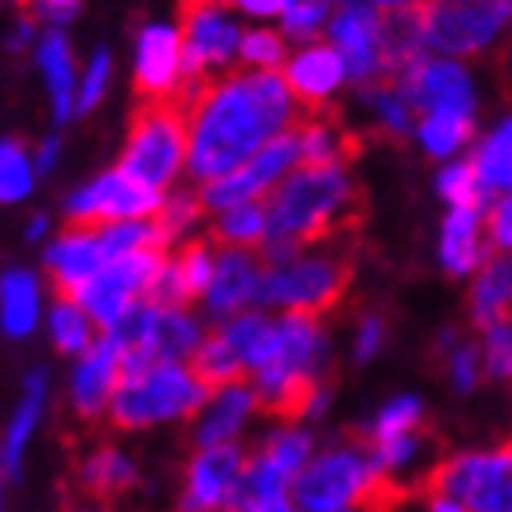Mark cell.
<instances>
[{
    "label": "cell",
    "mask_w": 512,
    "mask_h": 512,
    "mask_svg": "<svg viewBox=\"0 0 512 512\" xmlns=\"http://www.w3.org/2000/svg\"><path fill=\"white\" fill-rule=\"evenodd\" d=\"M176 99L191 132L187 169L202 183L224 180L249 165L271 139L304 118L289 81L275 70H249L220 81L209 77L202 85H183Z\"/></svg>",
    "instance_id": "obj_1"
},
{
    "label": "cell",
    "mask_w": 512,
    "mask_h": 512,
    "mask_svg": "<svg viewBox=\"0 0 512 512\" xmlns=\"http://www.w3.org/2000/svg\"><path fill=\"white\" fill-rule=\"evenodd\" d=\"M363 191L341 165H304L289 172L267 198V267L286 264L315 242L352 235L363 227Z\"/></svg>",
    "instance_id": "obj_2"
},
{
    "label": "cell",
    "mask_w": 512,
    "mask_h": 512,
    "mask_svg": "<svg viewBox=\"0 0 512 512\" xmlns=\"http://www.w3.org/2000/svg\"><path fill=\"white\" fill-rule=\"evenodd\" d=\"M388 494H395L381 480L374 450L366 439H337L319 447L308 469L293 480V505L300 512H370Z\"/></svg>",
    "instance_id": "obj_3"
},
{
    "label": "cell",
    "mask_w": 512,
    "mask_h": 512,
    "mask_svg": "<svg viewBox=\"0 0 512 512\" xmlns=\"http://www.w3.org/2000/svg\"><path fill=\"white\" fill-rule=\"evenodd\" d=\"M213 388L194 374L191 363H150L121 377L110 403V428L118 432H150V428L183 425L202 414Z\"/></svg>",
    "instance_id": "obj_4"
},
{
    "label": "cell",
    "mask_w": 512,
    "mask_h": 512,
    "mask_svg": "<svg viewBox=\"0 0 512 512\" xmlns=\"http://www.w3.org/2000/svg\"><path fill=\"white\" fill-rule=\"evenodd\" d=\"M187 147H191V132H187L180 99H143L128 121L118 169L161 191L176 180L180 165L187 161Z\"/></svg>",
    "instance_id": "obj_5"
},
{
    "label": "cell",
    "mask_w": 512,
    "mask_h": 512,
    "mask_svg": "<svg viewBox=\"0 0 512 512\" xmlns=\"http://www.w3.org/2000/svg\"><path fill=\"white\" fill-rule=\"evenodd\" d=\"M355 264L348 256H300L267 267L256 289L260 308H278L282 315H330L352 289Z\"/></svg>",
    "instance_id": "obj_6"
},
{
    "label": "cell",
    "mask_w": 512,
    "mask_h": 512,
    "mask_svg": "<svg viewBox=\"0 0 512 512\" xmlns=\"http://www.w3.org/2000/svg\"><path fill=\"white\" fill-rule=\"evenodd\" d=\"M425 487L450 494L465 512H512V443L454 450L428 469Z\"/></svg>",
    "instance_id": "obj_7"
},
{
    "label": "cell",
    "mask_w": 512,
    "mask_h": 512,
    "mask_svg": "<svg viewBox=\"0 0 512 512\" xmlns=\"http://www.w3.org/2000/svg\"><path fill=\"white\" fill-rule=\"evenodd\" d=\"M425 41L439 55H480L512 26V0H428Z\"/></svg>",
    "instance_id": "obj_8"
},
{
    "label": "cell",
    "mask_w": 512,
    "mask_h": 512,
    "mask_svg": "<svg viewBox=\"0 0 512 512\" xmlns=\"http://www.w3.org/2000/svg\"><path fill=\"white\" fill-rule=\"evenodd\" d=\"M165 267H169V260H165V249H158V246L118 256V260H110V264L88 282L85 293L77 297V304L92 315L99 333H107L132 311V304L150 297V289L158 286V278L165 275Z\"/></svg>",
    "instance_id": "obj_9"
},
{
    "label": "cell",
    "mask_w": 512,
    "mask_h": 512,
    "mask_svg": "<svg viewBox=\"0 0 512 512\" xmlns=\"http://www.w3.org/2000/svg\"><path fill=\"white\" fill-rule=\"evenodd\" d=\"M165 198L143 180L128 176L125 169H110L107 176L92 180L66 202V227H96V224H125L158 216Z\"/></svg>",
    "instance_id": "obj_10"
},
{
    "label": "cell",
    "mask_w": 512,
    "mask_h": 512,
    "mask_svg": "<svg viewBox=\"0 0 512 512\" xmlns=\"http://www.w3.org/2000/svg\"><path fill=\"white\" fill-rule=\"evenodd\" d=\"M246 461V447H194L183 465L172 512H231Z\"/></svg>",
    "instance_id": "obj_11"
},
{
    "label": "cell",
    "mask_w": 512,
    "mask_h": 512,
    "mask_svg": "<svg viewBox=\"0 0 512 512\" xmlns=\"http://www.w3.org/2000/svg\"><path fill=\"white\" fill-rule=\"evenodd\" d=\"M297 161H304L300 158V136H297V128H289V132L271 139L249 165H242V169L224 176V180L205 183L202 205L205 209H220V213H224V209H235V205L256 202L260 194L275 191Z\"/></svg>",
    "instance_id": "obj_12"
},
{
    "label": "cell",
    "mask_w": 512,
    "mask_h": 512,
    "mask_svg": "<svg viewBox=\"0 0 512 512\" xmlns=\"http://www.w3.org/2000/svg\"><path fill=\"white\" fill-rule=\"evenodd\" d=\"M121 377H125L121 344L110 333H99V341L77 359L74 370H70V381H66V403H70L77 421H88V425L107 421L110 403L121 388Z\"/></svg>",
    "instance_id": "obj_13"
},
{
    "label": "cell",
    "mask_w": 512,
    "mask_h": 512,
    "mask_svg": "<svg viewBox=\"0 0 512 512\" xmlns=\"http://www.w3.org/2000/svg\"><path fill=\"white\" fill-rule=\"evenodd\" d=\"M110 260H118L110 246V224L66 227V235L48 249V278L55 286V297L77 300Z\"/></svg>",
    "instance_id": "obj_14"
},
{
    "label": "cell",
    "mask_w": 512,
    "mask_h": 512,
    "mask_svg": "<svg viewBox=\"0 0 512 512\" xmlns=\"http://www.w3.org/2000/svg\"><path fill=\"white\" fill-rule=\"evenodd\" d=\"M414 110L425 114H461L472 118L476 110V92H472L469 74L450 59H417L414 66H406L403 74L392 81Z\"/></svg>",
    "instance_id": "obj_15"
},
{
    "label": "cell",
    "mask_w": 512,
    "mask_h": 512,
    "mask_svg": "<svg viewBox=\"0 0 512 512\" xmlns=\"http://www.w3.org/2000/svg\"><path fill=\"white\" fill-rule=\"evenodd\" d=\"M330 44L344 55L348 74L359 85H381V15L366 0H344L330 19Z\"/></svg>",
    "instance_id": "obj_16"
},
{
    "label": "cell",
    "mask_w": 512,
    "mask_h": 512,
    "mask_svg": "<svg viewBox=\"0 0 512 512\" xmlns=\"http://www.w3.org/2000/svg\"><path fill=\"white\" fill-rule=\"evenodd\" d=\"M256 414H264V406L249 381L213 388L202 414L191 421V443L194 447H242Z\"/></svg>",
    "instance_id": "obj_17"
},
{
    "label": "cell",
    "mask_w": 512,
    "mask_h": 512,
    "mask_svg": "<svg viewBox=\"0 0 512 512\" xmlns=\"http://www.w3.org/2000/svg\"><path fill=\"white\" fill-rule=\"evenodd\" d=\"M183 22V85H202L213 77V70L231 63L235 52L242 55L238 26L224 11H216V4L194 11Z\"/></svg>",
    "instance_id": "obj_18"
},
{
    "label": "cell",
    "mask_w": 512,
    "mask_h": 512,
    "mask_svg": "<svg viewBox=\"0 0 512 512\" xmlns=\"http://www.w3.org/2000/svg\"><path fill=\"white\" fill-rule=\"evenodd\" d=\"M183 88V37L172 26H143L136 41L139 99H176Z\"/></svg>",
    "instance_id": "obj_19"
},
{
    "label": "cell",
    "mask_w": 512,
    "mask_h": 512,
    "mask_svg": "<svg viewBox=\"0 0 512 512\" xmlns=\"http://www.w3.org/2000/svg\"><path fill=\"white\" fill-rule=\"evenodd\" d=\"M44 406H48V374L41 366H33L26 381H22L19 403L11 410L8 425H4V439H0V472H4L8 483H15L22 476L30 443L44 421Z\"/></svg>",
    "instance_id": "obj_20"
},
{
    "label": "cell",
    "mask_w": 512,
    "mask_h": 512,
    "mask_svg": "<svg viewBox=\"0 0 512 512\" xmlns=\"http://www.w3.org/2000/svg\"><path fill=\"white\" fill-rule=\"evenodd\" d=\"M264 256L249 249H220L216 253V278L209 289V315L213 322H227L242 315L249 304H256V289L267 267L260 264Z\"/></svg>",
    "instance_id": "obj_21"
},
{
    "label": "cell",
    "mask_w": 512,
    "mask_h": 512,
    "mask_svg": "<svg viewBox=\"0 0 512 512\" xmlns=\"http://www.w3.org/2000/svg\"><path fill=\"white\" fill-rule=\"evenodd\" d=\"M213 278H216L213 249H209L205 238H194V242H187L180 253L172 256L165 275L158 278V286L150 289L147 300H154L161 308H187L191 300L209 297Z\"/></svg>",
    "instance_id": "obj_22"
},
{
    "label": "cell",
    "mask_w": 512,
    "mask_h": 512,
    "mask_svg": "<svg viewBox=\"0 0 512 512\" xmlns=\"http://www.w3.org/2000/svg\"><path fill=\"white\" fill-rule=\"evenodd\" d=\"M74 480L81 494H88L92 502H107V498H121V494L136 491L143 472L139 461L118 443H96L88 447L74 465Z\"/></svg>",
    "instance_id": "obj_23"
},
{
    "label": "cell",
    "mask_w": 512,
    "mask_h": 512,
    "mask_svg": "<svg viewBox=\"0 0 512 512\" xmlns=\"http://www.w3.org/2000/svg\"><path fill=\"white\" fill-rule=\"evenodd\" d=\"M344 74H348V63L333 44H311V48L293 55L286 66V81L293 88V96L304 103V110L326 107Z\"/></svg>",
    "instance_id": "obj_24"
},
{
    "label": "cell",
    "mask_w": 512,
    "mask_h": 512,
    "mask_svg": "<svg viewBox=\"0 0 512 512\" xmlns=\"http://www.w3.org/2000/svg\"><path fill=\"white\" fill-rule=\"evenodd\" d=\"M469 315L480 326V333L512 319V253L491 256L480 267V278L469 297Z\"/></svg>",
    "instance_id": "obj_25"
},
{
    "label": "cell",
    "mask_w": 512,
    "mask_h": 512,
    "mask_svg": "<svg viewBox=\"0 0 512 512\" xmlns=\"http://www.w3.org/2000/svg\"><path fill=\"white\" fill-rule=\"evenodd\" d=\"M428 41H425V19L421 8L406 11H384L381 15V66L384 77H399L406 66H414L417 59H425Z\"/></svg>",
    "instance_id": "obj_26"
},
{
    "label": "cell",
    "mask_w": 512,
    "mask_h": 512,
    "mask_svg": "<svg viewBox=\"0 0 512 512\" xmlns=\"http://www.w3.org/2000/svg\"><path fill=\"white\" fill-rule=\"evenodd\" d=\"M439 260L450 275H469L483 260L480 242V205H454L443 220V238H439Z\"/></svg>",
    "instance_id": "obj_27"
},
{
    "label": "cell",
    "mask_w": 512,
    "mask_h": 512,
    "mask_svg": "<svg viewBox=\"0 0 512 512\" xmlns=\"http://www.w3.org/2000/svg\"><path fill=\"white\" fill-rule=\"evenodd\" d=\"M216 330L224 333V341L231 344L238 363L246 366V377L260 374L271 363V355H275V333H278L275 319H267L260 311H242L235 319L220 322Z\"/></svg>",
    "instance_id": "obj_28"
},
{
    "label": "cell",
    "mask_w": 512,
    "mask_h": 512,
    "mask_svg": "<svg viewBox=\"0 0 512 512\" xmlns=\"http://www.w3.org/2000/svg\"><path fill=\"white\" fill-rule=\"evenodd\" d=\"M253 450L264 454L271 465H278L289 480H297L300 472L308 469V461L319 454V443H315V432L304 421H275Z\"/></svg>",
    "instance_id": "obj_29"
},
{
    "label": "cell",
    "mask_w": 512,
    "mask_h": 512,
    "mask_svg": "<svg viewBox=\"0 0 512 512\" xmlns=\"http://www.w3.org/2000/svg\"><path fill=\"white\" fill-rule=\"evenodd\" d=\"M37 66H41L48 92H52L55 118L66 121L70 110H77V96H74V59H70V44H66L63 30H44L37 37Z\"/></svg>",
    "instance_id": "obj_30"
},
{
    "label": "cell",
    "mask_w": 512,
    "mask_h": 512,
    "mask_svg": "<svg viewBox=\"0 0 512 512\" xmlns=\"http://www.w3.org/2000/svg\"><path fill=\"white\" fill-rule=\"evenodd\" d=\"M370 450H374L381 480L392 491H403L406 483L417 480V472L425 465L428 443L421 432H410V436H392V439H381V443H370Z\"/></svg>",
    "instance_id": "obj_31"
},
{
    "label": "cell",
    "mask_w": 512,
    "mask_h": 512,
    "mask_svg": "<svg viewBox=\"0 0 512 512\" xmlns=\"http://www.w3.org/2000/svg\"><path fill=\"white\" fill-rule=\"evenodd\" d=\"M37 278L30 271H8L4 275V333L11 341H22L37 330V319H41V293H37Z\"/></svg>",
    "instance_id": "obj_32"
},
{
    "label": "cell",
    "mask_w": 512,
    "mask_h": 512,
    "mask_svg": "<svg viewBox=\"0 0 512 512\" xmlns=\"http://www.w3.org/2000/svg\"><path fill=\"white\" fill-rule=\"evenodd\" d=\"M209 242H216L220 249H253L267 242V209L256 202L235 205L213 220Z\"/></svg>",
    "instance_id": "obj_33"
},
{
    "label": "cell",
    "mask_w": 512,
    "mask_h": 512,
    "mask_svg": "<svg viewBox=\"0 0 512 512\" xmlns=\"http://www.w3.org/2000/svg\"><path fill=\"white\" fill-rule=\"evenodd\" d=\"M48 337H52L55 352L74 355V359H81V355L99 341L92 315H88L77 300H63V297L55 300L52 319H48Z\"/></svg>",
    "instance_id": "obj_34"
},
{
    "label": "cell",
    "mask_w": 512,
    "mask_h": 512,
    "mask_svg": "<svg viewBox=\"0 0 512 512\" xmlns=\"http://www.w3.org/2000/svg\"><path fill=\"white\" fill-rule=\"evenodd\" d=\"M421 425H425V403L417 395L403 392V395H392L388 403H381V410L366 421L363 439L366 443H381V439L421 432Z\"/></svg>",
    "instance_id": "obj_35"
},
{
    "label": "cell",
    "mask_w": 512,
    "mask_h": 512,
    "mask_svg": "<svg viewBox=\"0 0 512 512\" xmlns=\"http://www.w3.org/2000/svg\"><path fill=\"white\" fill-rule=\"evenodd\" d=\"M483 191H512V118H505L476 150Z\"/></svg>",
    "instance_id": "obj_36"
},
{
    "label": "cell",
    "mask_w": 512,
    "mask_h": 512,
    "mask_svg": "<svg viewBox=\"0 0 512 512\" xmlns=\"http://www.w3.org/2000/svg\"><path fill=\"white\" fill-rule=\"evenodd\" d=\"M194 374L202 377L209 388H224V384H238V381H249L246 377V366L238 363V355L231 352V344L224 341V333L216 330L205 337V344L194 352L191 359Z\"/></svg>",
    "instance_id": "obj_37"
},
{
    "label": "cell",
    "mask_w": 512,
    "mask_h": 512,
    "mask_svg": "<svg viewBox=\"0 0 512 512\" xmlns=\"http://www.w3.org/2000/svg\"><path fill=\"white\" fill-rule=\"evenodd\" d=\"M363 99L370 114L377 118V125L384 128V136L392 139H403L414 132V107H410V99L399 92L395 85H366L363 88Z\"/></svg>",
    "instance_id": "obj_38"
},
{
    "label": "cell",
    "mask_w": 512,
    "mask_h": 512,
    "mask_svg": "<svg viewBox=\"0 0 512 512\" xmlns=\"http://www.w3.org/2000/svg\"><path fill=\"white\" fill-rule=\"evenodd\" d=\"M472 136V118H461V114H428L417 128V139L421 147L432 154V158H450L458 154L461 143H469Z\"/></svg>",
    "instance_id": "obj_39"
},
{
    "label": "cell",
    "mask_w": 512,
    "mask_h": 512,
    "mask_svg": "<svg viewBox=\"0 0 512 512\" xmlns=\"http://www.w3.org/2000/svg\"><path fill=\"white\" fill-rule=\"evenodd\" d=\"M33 187V169L26 161L19 139H4L0 147V198L4 202H22Z\"/></svg>",
    "instance_id": "obj_40"
},
{
    "label": "cell",
    "mask_w": 512,
    "mask_h": 512,
    "mask_svg": "<svg viewBox=\"0 0 512 512\" xmlns=\"http://www.w3.org/2000/svg\"><path fill=\"white\" fill-rule=\"evenodd\" d=\"M443 363H447L450 388L458 395H472L480 388V381H487V374H483V344L461 341Z\"/></svg>",
    "instance_id": "obj_41"
},
{
    "label": "cell",
    "mask_w": 512,
    "mask_h": 512,
    "mask_svg": "<svg viewBox=\"0 0 512 512\" xmlns=\"http://www.w3.org/2000/svg\"><path fill=\"white\" fill-rule=\"evenodd\" d=\"M483 374L494 384H512V319L483 330Z\"/></svg>",
    "instance_id": "obj_42"
},
{
    "label": "cell",
    "mask_w": 512,
    "mask_h": 512,
    "mask_svg": "<svg viewBox=\"0 0 512 512\" xmlns=\"http://www.w3.org/2000/svg\"><path fill=\"white\" fill-rule=\"evenodd\" d=\"M439 194L454 205H480L483 198V180L476 161H458L439 172Z\"/></svg>",
    "instance_id": "obj_43"
},
{
    "label": "cell",
    "mask_w": 512,
    "mask_h": 512,
    "mask_svg": "<svg viewBox=\"0 0 512 512\" xmlns=\"http://www.w3.org/2000/svg\"><path fill=\"white\" fill-rule=\"evenodd\" d=\"M242 59L260 66V70H275L286 59V41L271 30H253L242 37Z\"/></svg>",
    "instance_id": "obj_44"
},
{
    "label": "cell",
    "mask_w": 512,
    "mask_h": 512,
    "mask_svg": "<svg viewBox=\"0 0 512 512\" xmlns=\"http://www.w3.org/2000/svg\"><path fill=\"white\" fill-rule=\"evenodd\" d=\"M330 8V0H293V8L286 11V33L297 37V41L315 37L322 30V22H326V15H330Z\"/></svg>",
    "instance_id": "obj_45"
},
{
    "label": "cell",
    "mask_w": 512,
    "mask_h": 512,
    "mask_svg": "<svg viewBox=\"0 0 512 512\" xmlns=\"http://www.w3.org/2000/svg\"><path fill=\"white\" fill-rule=\"evenodd\" d=\"M107 77H110V52L99 48V52L92 55L85 85H81V92H77V114H88V110L96 107L99 96H103V88H107Z\"/></svg>",
    "instance_id": "obj_46"
},
{
    "label": "cell",
    "mask_w": 512,
    "mask_h": 512,
    "mask_svg": "<svg viewBox=\"0 0 512 512\" xmlns=\"http://www.w3.org/2000/svg\"><path fill=\"white\" fill-rule=\"evenodd\" d=\"M384 348V319L381 315H366L363 322H359V333H355V363L363 366L370 363L377 352Z\"/></svg>",
    "instance_id": "obj_47"
},
{
    "label": "cell",
    "mask_w": 512,
    "mask_h": 512,
    "mask_svg": "<svg viewBox=\"0 0 512 512\" xmlns=\"http://www.w3.org/2000/svg\"><path fill=\"white\" fill-rule=\"evenodd\" d=\"M487 235L502 253H512V194L494 202V209L487 213Z\"/></svg>",
    "instance_id": "obj_48"
},
{
    "label": "cell",
    "mask_w": 512,
    "mask_h": 512,
    "mask_svg": "<svg viewBox=\"0 0 512 512\" xmlns=\"http://www.w3.org/2000/svg\"><path fill=\"white\" fill-rule=\"evenodd\" d=\"M77 8H81V0H33L30 8L22 11V15H33V19H48V22H66V19H74Z\"/></svg>",
    "instance_id": "obj_49"
},
{
    "label": "cell",
    "mask_w": 512,
    "mask_h": 512,
    "mask_svg": "<svg viewBox=\"0 0 512 512\" xmlns=\"http://www.w3.org/2000/svg\"><path fill=\"white\" fill-rule=\"evenodd\" d=\"M242 8H246L249 15H256V19H275V15L286 19V11L293 8V0H242Z\"/></svg>",
    "instance_id": "obj_50"
},
{
    "label": "cell",
    "mask_w": 512,
    "mask_h": 512,
    "mask_svg": "<svg viewBox=\"0 0 512 512\" xmlns=\"http://www.w3.org/2000/svg\"><path fill=\"white\" fill-rule=\"evenodd\" d=\"M421 512H465V505L454 502L450 494H439L432 487H425V498H421Z\"/></svg>",
    "instance_id": "obj_51"
},
{
    "label": "cell",
    "mask_w": 512,
    "mask_h": 512,
    "mask_svg": "<svg viewBox=\"0 0 512 512\" xmlns=\"http://www.w3.org/2000/svg\"><path fill=\"white\" fill-rule=\"evenodd\" d=\"M55 158H59V139H48V143H41V150H37V169L48 172L55 165Z\"/></svg>",
    "instance_id": "obj_52"
},
{
    "label": "cell",
    "mask_w": 512,
    "mask_h": 512,
    "mask_svg": "<svg viewBox=\"0 0 512 512\" xmlns=\"http://www.w3.org/2000/svg\"><path fill=\"white\" fill-rule=\"evenodd\" d=\"M213 0H180V11H183V19H191L194 11H202V8H209Z\"/></svg>",
    "instance_id": "obj_53"
},
{
    "label": "cell",
    "mask_w": 512,
    "mask_h": 512,
    "mask_svg": "<svg viewBox=\"0 0 512 512\" xmlns=\"http://www.w3.org/2000/svg\"><path fill=\"white\" fill-rule=\"evenodd\" d=\"M256 512H300V509L293 505V498H282V502H271V505H264V509H256Z\"/></svg>",
    "instance_id": "obj_54"
},
{
    "label": "cell",
    "mask_w": 512,
    "mask_h": 512,
    "mask_svg": "<svg viewBox=\"0 0 512 512\" xmlns=\"http://www.w3.org/2000/svg\"><path fill=\"white\" fill-rule=\"evenodd\" d=\"M44 227H48V220H44V216H33V220H30V231H26V238H30V242H37V238L44 235Z\"/></svg>",
    "instance_id": "obj_55"
},
{
    "label": "cell",
    "mask_w": 512,
    "mask_h": 512,
    "mask_svg": "<svg viewBox=\"0 0 512 512\" xmlns=\"http://www.w3.org/2000/svg\"><path fill=\"white\" fill-rule=\"evenodd\" d=\"M70 512H110L107 505L103 502H92V498H88V502H81V505H74V509Z\"/></svg>",
    "instance_id": "obj_56"
},
{
    "label": "cell",
    "mask_w": 512,
    "mask_h": 512,
    "mask_svg": "<svg viewBox=\"0 0 512 512\" xmlns=\"http://www.w3.org/2000/svg\"><path fill=\"white\" fill-rule=\"evenodd\" d=\"M15 4H19V8L26 11V8H30V4H33V0H15Z\"/></svg>",
    "instance_id": "obj_57"
},
{
    "label": "cell",
    "mask_w": 512,
    "mask_h": 512,
    "mask_svg": "<svg viewBox=\"0 0 512 512\" xmlns=\"http://www.w3.org/2000/svg\"><path fill=\"white\" fill-rule=\"evenodd\" d=\"M213 4H242V0H213Z\"/></svg>",
    "instance_id": "obj_58"
}]
</instances>
